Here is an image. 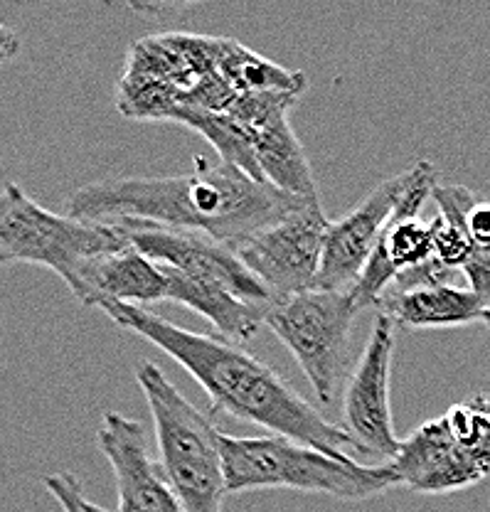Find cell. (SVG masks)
I'll return each instance as SVG.
<instances>
[{
    "mask_svg": "<svg viewBox=\"0 0 490 512\" xmlns=\"http://www.w3.org/2000/svg\"><path fill=\"white\" fill-rule=\"evenodd\" d=\"M303 202L311 200L257 183L225 163L195 158L193 170L185 175L111 178L84 185L67 200V215L104 227L138 222L185 229L232 247Z\"/></svg>",
    "mask_w": 490,
    "mask_h": 512,
    "instance_id": "1",
    "label": "cell"
},
{
    "mask_svg": "<svg viewBox=\"0 0 490 512\" xmlns=\"http://www.w3.org/2000/svg\"><path fill=\"white\" fill-rule=\"evenodd\" d=\"M101 311L119 328L141 335L173 357L205 389L215 412L262 426L274 436L316 446L330 456L353 458L355 451L365 453L343 426L328 421L269 365L239 345L180 328L148 308L119 303Z\"/></svg>",
    "mask_w": 490,
    "mask_h": 512,
    "instance_id": "2",
    "label": "cell"
},
{
    "mask_svg": "<svg viewBox=\"0 0 490 512\" xmlns=\"http://www.w3.org/2000/svg\"><path fill=\"white\" fill-rule=\"evenodd\" d=\"M225 37L163 32L136 40L116 82V109L126 119L173 121L180 111L225 114L234 92L222 72Z\"/></svg>",
    "mask_w": 490,
    "mask_h": 512,
    "instance_id": "3",
    "label": "cell"
},
{
    "mask_svg": "<svg viewBox=\"0 0 490 512\" xmlns=\"http://www.w3.org/2000/svg\"><path fill=\"white\" fill-rule=\"evenodd\" d=\"M222 458L229 493L249 490H298L338 500H367L397 485L392 468L362 466L355 458H338L316 446L286 436L222 434Z\"/></svg>",
    "mask_w": 490,
    "mask_h": 512,
    "instance_id": "4",
    "label": "cell"
},
{
    "mask_svg": "<svg viewBox=\"0 0 490 512\" xmlns=\"http://www.w3.org/2000/svg\"><path fill=\"white\" fill-rule=\"evenodd\" d=\"M136 382L156 426L158 461L185 512H222L229 493L222 434L158 365L141 362L136 367Z\"/></svg>",
    "mask_w": 490,
    "mask_h": 512,
    "instance_id": "5",
    "label": "cell"
},
{
    "mask_svg": "<svg viewBox=\"0 0 490 512\" xmlns=\"http://www.w3.org/2000/svg\"><path fill=\"white\" fill-rule=\"evenodd\" d=\"M392 468L397 485L419 495H449L490 476V394L451 404L399 444Z\"/></svg>",
    "mask_w": 490,
    "mask_h": 512,
    "instance_id": "6",
    "label": "cell"
},
{
    "mask_svg": "<svg viewBox=\"0 0 490 512\" xmlns=\"http://www.w3.org/2000/svg\"><path fill=\"white\" fill-rule=\"evenodd\" d=\"M129 247L119 227L79 222L37 205L18 183L0 192V266L35 264L55 271L67 288L94 256Z\"/></svg>",
    "mask_w": 490,
    "mask_h": 512,
    "instance_id": "7",
    "label": "cell"
},
{
    "mask_svg": "<svg viewBox=\"0 0 490 512\" xmlns=\"http://www.w3.org/2000/svg\"><path fill=\"white\" fill-rule=\"evenodd\" d=\"M360 308L350 291H313L281 298L266 313L264 325L286 345L318 402L330 404L343 397L350 362V335Z\"/></svg>",
    "mask_w": 490,
    "mask_h": 512,
    "instance_id": "8",
    "label": "cell"
},
{
    "mask_svg": "<svg viewBox=\"0 0 490 512\" xmlns=\"http://www.w3.org/2000/svg\"><path fill=\"white\" fill-rule=\"evenodd\" d=\"M328 227L321 202H303L229 249L281 301L318 288Z\"/></svg>",
    "mask_w": 490,
    "mask_h": 512,
    "instance_id": "9",
    "label": "cell"
},
{
    "mask_svg": "<svg viewBox=\"0 0 490 512\" xmlns=\"http://www.w3.org/2000/svg\"><path fill=\"white\" fill-rule=\"evenodd\" d=\"M129 239L131 247L153 261L158 269L175 271V274L190 276V279L212 281L232 288L247 301L271 308L276 298L227 244L207 237L200 232H185V229H165L153 224H116Z\"/></svg>",
    "mask_w": 490,
    "mask_h": 512,
    "instance_id": "10",
    "label": "cell"
},
{
    "mask_svg": "<svg viewBox=\"0 0 490 512\" xmlns=\"http://www.w3.org/2000/svg\"><path fill=\"white\" fill-rule=\"evenodd\" d=\"M436 165L431 160H419V175L412 188L402 197L394 210L392 222L387 224L370 264L362 271L360 281L355 284L350 296L358 308H370L380 303L387 288L407 271L419 269L434 261L436 256V217L422 220L419 212L436 190Z\"/></svg>",
    "mask_w": 490,
    "mask_h": 512,
    "instance_id": "11",
    "label": "cell"
},
{
    "mask_svg": "<svg viewBox=\"0 0 490 512\" xmlns=\"http://www.w3.org/2000/svg\"><path fill=\"white\" fill-rule=\"evenodd\" d=\"M394 328L397 325L390 318L377 313L358 365L343 389V429L358 441L362 451L377 453L387 463L397 456L402 444L394 431L390 404Z\"/></svg>",
    "mask_w": 490,
    "mask_h": 512,
    "instance_id": "12",
    "label": "cell"
},
{
    "mask_svg": "<svg viewBox=\"0 0 490 512\" xmlns=\"http://www.w3.org/2000/svg\"><path fill=\"white\" fill-rule=\"evenodd\" d=\"M296 101L298 94L289 92L242 94L225 114L247 128L264 183L286 195L321 202L311 160L289 121V111L294 109Z\"/></svg>",
    "mask_w": 490,
    "mask_h": 512,
    "instance_id": "13",
    "label": "cell"
},
{
    "mask_svg": "<svg viewBox=\"0 0 490 512\" xmlns=\"http://www.w3.org/2000/svg\"><path fill=\"white\" fill-rule=\"evenodd\" d=\"M417 175L419 160L412 168L402 170L399 175L377 185L348 215L330 222L318 288H326V291H353L365 266L370 264L387 224L392 222L394 210H397L402 197L414 185Z\"/></svg>",
    "mask_w": 490,
    "mask_h": 512,
    "instance_id": "14",
    "label": "cell"
},
{
    "mask_svg": "<svg viewBox=\"0 0 490 512\" xmlns=\"http://www.w3.org/2000/svg\"><path fill=\"white\" fill-rule=\"evenodd\" d=\"M97 444L114 471L119 512H185L161 461H153L148 453L146 429L141 421L119 412H106Z\"/></svg>",
    "mask_w": 490,
    "mask_h": 512,
    "instance_id": "15",
    "label": "cell"
},
{
    "mask_svg": "<svg viewBox=\"0 0 490 512\" xmlns=\"http://www.w3.org/2000/svg\"><path fill=\"white\" fill-rule=\"evenodd\" d=\"M69 291L82 306L99 308V311L119 303L146 308L148 303L165 301L168 296L163 271L136 247H131V242L119 252L101 254L87 261Z\"/></svg>",
    "mask_w": 490,
    "mask_h": 512,
    "instance_id": "16",
    "label": "cell"
},
{
    "mask_svg": "<svg viewBox=\"0 0 490 512\" xmlns=\"http://www.w3.org/2000/svg\"><path fill=\"white\" fill-rule=\"evenodd\" d=\"M375 308L399 328L431 330L476 323L486 318L488 306L471 288L434 281V284L392 286Z\"/></svg>",
    "mask_w": 490,
    "mask_h": 512,
    "instance_id": "17",
    "label": "cell"
},
{
    "mask_svg": "<svg viewBox=\"0 0 490 512\" xmlns=\"http://www.w3.org/2000/svg\"><path fill=\"white\" fill-rule=\"evenodd\" d=\"M45 488L50 490L52 498L60 503L62 512H87L82 498V485L72 473H55L45 478Z\"/></svg>",
    "mask_w": 490,
    "mask_h": 512,
    "instance_id": "18",
    "label": "cell"
},
{
    "mask_svg": "<svg viewBox=\"0 0 490 512\" xmlns=\"http://www.w3.org/2000/svg\"><path fill=\"white\" fill-rule=\"evenodd\" d=\"M466 229L476 249H490V202L478 200L471 207L466 215Z\"/></svg>",
    "mask_w": 490,
    "mask_h": 512,
    "instance_id": "19",
    "label": "cell"
},
{
    "mask_svg": "<svg viewBox=\"0 0 490 512\" xmlns=\"http://www.w3.org/2000/svg\"><path fill=\"white\" fill-rule=\"evenodd\" d=\"M20 52V37L5 25H0V64L10 62Z\"/></svg>",
    "mask_w": 490,
    "mask_h": 512,
    "instance_id": "20",
    "label": "cell"
},
{
    "mask_svg": "<svg viewBox=\"0 0 490 512\" xmlns=\"http://www.w3.org/2000/svg\"><path fill=\"white\" fill-rule=\"evenodd\" d=\"M84 508H87V512H109V510H104V508H99V505H94V503H89V500H84Z\"/></svg>",
    "mask_w": 490,
    "mask_h": 512,
    "instance_id": "21",
    "label": "cell"
},
{
    "mask_svg": "<svg viewBox=\"0 0 490 512\" xmlns=\"http://www.w3.org/2000/svg\"><path fill=\"white\" fill-rule=\"evenodd\" d=\"M483 323H486V328H488V333H490V303H488V308H486V318H483Z\"/></svg>",
    "mask_w": 490,
    "mask_h": 512,
    "instance_id": "22",
    "label": "cell"
}]
</instances>
